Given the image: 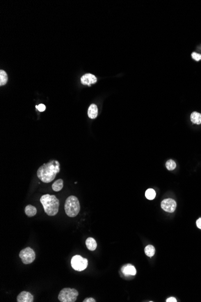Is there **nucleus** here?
Segmentation results:
<instances>
[{"label": "nucleus", "instance_id": "nucleus-5", "mask_svg": "<svg viewBox=\"0 0 201 302\" xmlns=\"http://www.w3.org/2000/svg\"><path fill=\"white\" fill-rule=\"evenodd\" d=\"M70 263L73 269L78 272H82L87 268L88 261L80 255H75L71 259Z\"/></svg>", "mask_w": 201, "mask_h": 302}, {"label": "nucleus", "instance_id": "nucleus-16", "mask_svg": "<svg viewBox=\"0 0 201 302\" xmlns=\"http://www.w3.org/2000/svg\"><path fill=\"white\" fill-rule=\"evenodd\" d=\"M8 81L7 73L3 70L0 71V86L5 85Z\"/></svg>", "mask_w": 201, "mask_h": 302}, {"label": "nucleus", "instance_id": "nucleus-22", "mask_svg": "<svg viewBox=\"0 0 201 302\" xmlns=\"http://www.w3.org/2000/svg\"><path fill=\"white\" fill-rule=\"evenodd\" d=\"M96 300L95 299L92 298V297H89V298H86L84 300H83V302H95Z\"/></svg>", "mask_w": 201, "mask_h": 302}, {"label": "nucleus", "instance_id": "nucleus-2", "mask_svg": "<svg viewBox=\"0 0 201 302\" xmlns=\"http://www.w3.org/2000/svg\"><path fill=\"white\" fill-rule=\"evenodd\" d=\"M43 206L45 213L49 216H54L58 212L59 208V200L55 195L45 194L41 197L40 200Z\"/></svg>", "mask_w": 201, "mask_h": 302}, {"label": "nucleus", "instance_id": "nucleus-21", "mask_svg": "<svg viewBox=\"0 0 201 302\" xmlns=\"http://www.w3.org/2000/svg\"><path fill=\"white\" fill-rule=\"evenodd\" d=\"M36 108L39 112H43L46 109V106L43 104H40L38 106H36Z\"/></svg>", "mask_w": 201, "mask_h": 302}, {"label": "nucleus", "instance_id": "nucleus-10", "mask_svg": "<svg viewBox=\"0 0 201 302\" xmlns=\"http://www.w3.org/2000/svg\"><path fill=\"white\" fill-rule=\"evenodd\" d=\"M122 272L125 276H134L136 274V270L135 267L131 264H127L124 265L122 268Z\"/></svg>", "mask_w": 201, "mask_h": 302}, {"label": "nucleus", "instance_id": "nucleus-12", "mask_svg": "<svg viewBox=\"0 0 201 302\" xmlns=\"http://www.w3.org/2000/svg\"><path fill=\"white\" fill-rule=\"evenodd\" d=\"M86 245L87 246V248L91 250V251H94L97 247V244L95 240L93 238H88L86 241Z\"/></svg>", "mask_w": 201, "mask_h": 302}, {"label": "nucleus", "instance_id": "nucleus-3", "mask_svg": "<svg viewBox=\"0 0 201 302\" xmlns=\"http://www.w3.org/2000/svg\"><path fill=\"white\" fill-rule=\"evenodd\" d=\"M65 210L68 217H76L80 211V204L78 198L74 195L69 196L65 201Z\"/></svg>", "mask_w": 201, "mask_h": 302}, {"label": "nucleus", "instance_id": "nucleus-7", "mask_svg": "<svg viewBox=\"0 0 201 302\" xmlns=\"http://www.w3.org/2000/svg\"><path fill=\"white\" fill-rule=\"evenodd\" d=\"M176 202L172 199H164L161 201V208L164 211L172 213L175 211L176 208Z\"/></svg>", "mask_w": 201, "mask_h": 302}, {"label": "nucleus", "instance_id": "nucleus-17", "mask_svg": "<svg viewBox=\"0 0 201 302\" xmlns=\"http://www.w3.org/2000/svg\"><path fill=\"white\" fill-rule=\"evenodd\" d=\"M155 252V249L154 247L152 245H147L145 249V253L148 257H152Z\"/></svg>", "mask_w": 201, "mask_h": 302}, {"label": "nucleus", "instance_id": "nucleus-11", "mask_svg": "<svg viewBox=\"0 0 201 302\" xmlns=\"http://www.w3.org/2000/svg\"><path fill=\"white\" fill-rule=\"evenodd\" d=\"M98 108L97 106L95 104H92L89 108L88 109V116L91 119H95L98 116Z\"/></svg>", "mask_w": 201, "mask_h": 302}, {"label": "nucleus", "instance_id": "nucleus-8", "mask_svg": "<svg viewBox=\"0 0 201 302\" xmlns=\"http://www.w3.org/2000/svg\"><path fill=\"white\" fill-rule=\"evenodd\" d=\"M96 81V77L94 75L89 73L84 75L81 78V81L82 84L84 85H88L89 86H91V84L95 83Z\"/></svg>", "mask_w": 201, "mask_h": 302}, {"label": "nucleus", "instance_id": "nucleus-1", "mask_svg": "<svg viewBox=\"0 0 201 302\" xmlns=\"http://www.w3.org/2000/svg\"><path fill=\"white\" fill-rule=\"evenodd\" d=\"M59 172V162L52 160L42 165L37 171V176L42 182L48 183L52 181Z\"/></svg>", "mask_w": 201, "mask_h": 302}, {"label": "nucleus", "instance_id": "nucleus-13", "mask_svg": "<svg viewBox=\"0 0 201 302\" xmlns=\"http://www.w3.org/2000/svg\"><path fill=\"white\" fill-rule=\"evenodd\" d=\"M25 214L29 217H32L34 215H36V213H37V209L36 208L32 206V205H27L25 208Z\"/></svg>", "mask_w": 201, "mask_h": 302}, {"label": "nucleus", "instance_id": "nucleus-9", "mask_svg": "<svg viewBox=\"0 0 201 302\" xmlns=\"http://www.w3.org/2000/svg\"><path fill=\"white\" fill-rule=\"evenodd\" d=\"M33 295L27 291H22L17 297L18 302H33Z\"/></svg>", "mask_w": 201, "mask_h": 302}, {"label": "nucleus", "instance_id": "nucleus-14", "mask_svg": "<svg viewBox=\"0 0 201 302\" xmlns=\"http://www.w3.org/2000/svg\"><path fill=\"white\" fill-rule=\"evenodd\" d=\"M190 120L191 122L194 124H201V113L197 112H193V113H191L190 115Z\"/></svg>", "mask_w": 201, "mask_h": 302}, {"label": "nucleus", "instance_id": "nucleus-24", "mask_svg": "<svg viewBox=\"0 0 201 302\" xmlns=\"http://www.w3.org/2000/svg\"><path fill=\"white\" fill-rule=\"evenodd\" d=\"M167 302H176L177 300L175 297H170L166 300Z\"/></svg>", "mask_w": 201, "mask_h": 302}, {"label": "nucleus", "instance_id": "nucleus-15", "mask_svg": "<svg viewBox=\"0 0 201 302\" xmlns=\"http://www.w3.org/2000/svg\"><path fill=\"white\" fill-rule=\"evenodd\" d=\"M63 187V181L58 179L52 185V189L56 192L60 191Z\"/></svg>", "mask_w": 201, "mask_h": 302}, {"label": "nucleus", "instance_id": "nucleus-19", "mask_svg": "<svg viewBox=\"0 0 201 302\" xmlns=\"http://www.w3.org/2000/svg\"><path fill=\"white\" fill-rule=\"evenodd\" d=\"M166 167L167 168V169L169 171H172L173 170L175 169L176 167V164L175 163V162L172 159H170L169 161L166 162Z\"/></svg>", "mask_w": 201, "mask_h": 302}, {"label": "nucleus", "instance_id": "nucleus-4", "mask_svg": "<svg viewBox=\"0 0 201 302\" xmlns=\"http://www.w3.org/2000/svg\"><path fill=\"white\" fill-rule=\"evenodd\" d=\"M78 295V292L75 289L65 288L61 290L58 299L61 302H74L77 300Z\"/></svg>", "mask_w": 201, "mask_h": 302}, {"label": "nucleus", "instance_id": "nucleus-23", "mask_svg": "<svg viewBox=\"0 0 201 302\" xmlns=\"http://www.w3.org/2000/svg\"><path fill=\"white\" fill-rule=\"evenodd\" d=\"M196 226L197 227L201 229V218H199L197 221H196Z\"/></svg>", "mask_w": 201, "mask_h": 302}, {"label": "nucleus", "instance_id": "nucleus-18", "mask_svg": "<svg viewBox=\"0 0 201 302\" xmlns=\"http://www.w3.org/2000/svg\"><path fill=\"white\" fill-rule=\"evenodd\" d=\"M156 196V192L153 189H148L145 192V197L148 200H153Z\"/></svg>", "mask_w": 201, "mask_h": 302}, {"label": "nucleus", "instance_id": "nucleus-20", "mask_svg": "<svg viewBox=\"0 0 201 302\" xmlns=\"http://www.w3.org/2000/svg\"><path fill=\"white\" fill-rule=\"evenodd\" d=\"M191 56L193 59L196 61H199L201 60V55L200 54L196 53H193L191 54Z\"/></svg>", "mask_w": 201, "mask_h": 302}, {"label": "nucleus", "instance_id": "nucleus-6", "mask_svg": "<svg viewBox=\"0 0 201 302\" xmlns=\"http://www.w3.org/2000/svg\"><path fill=\"white\" fill-rule=\"evenodd\" d=\"M20 257L24 264H30L34 261L36 254L30 247H27L20 251Z\"/></svg>", "mask_w": 201, "mask_h": 302}]
</instances>
